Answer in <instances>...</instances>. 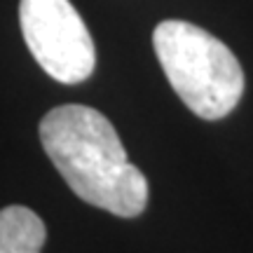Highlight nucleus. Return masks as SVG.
I'll use <instances>...</instances> for the list:
<instances>
[{"label": "nucleus", "mask_w": 253, "mask_h": 253, "mask_svg": "<svg viewBox=\"0 0 253 253\" xmlns=\"http://www.w3.org/2000/svg\"><path fill=\"white\" fill-rule=\"evenodd\" d=\"M157 61L173 91L202 120L230 115L244 94V71L225 42L181 19H167L153 33Z\"/></svg>", "instance_id": "2"}, {"label": "nucleus", "mask_w": 253, "mask_h": 253, "mask_svg": "<svg viewBox=\"0 0 253 253\" xmlns=\"http://www.w3.org/2000/svg\"><path fill=\"white\" fill-rule=\"evenodd\" d=\"M40 141L68 188L91 207L136 218L148 204V181L126 157L110 120L80 103L52 108L40 120Z\"/></svg>", "instance_id": "1"}, {"label": "nucleus", "mask_w": 253, "mask_h": 253, "mask_svg": "<svg viewBox=\"0 0 253 253\" xmlns=\"http://www.w3.org/2000/svg\"><path fill=\"white\" fill-rule=\"evenodd\" d=\"M47 239L42 218L28 207L0 209V253H40Z\"/></svg>", "instance_id": "4"}, {"label": "nucleus", "mask_w": 253, "mask_h": 253, "mask_svg": "<svg viewBox=\"0 0 253 253\" xmlns=\"http://www.w3.org/2000/svg\"><path fill=\"white\" fill-rule=\"evenodd\" d=\"M19 21L31 54L49 78L78 84L94 73V40L71 0H21Z\"/></svg>", "instance_id": "3"}]
</instances>
